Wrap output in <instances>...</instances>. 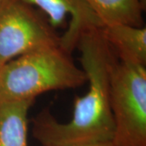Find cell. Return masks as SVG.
<instances>
[{"instance_id": "7", "label": "cell", "mask_w": 146, "mask_h": 146, "mask_svg": "<svg viewBox=\"0 0 146 146\" xmlns=\"http://www.w3.org/2000/svg\"><path fill=\"white\" fill-rule=\"evenodd\" d=\"M34 99L0 102V146H29V110Z\"/></svg>"}, {"instance_id": "1", "label": "cell", "mask_w": 146, "mask_h": 146, "mask_svg": "<svg viewBox=\"0 0 146 146\" xmlns=\"http://www.w3.org/2000/svg\"><path fill=\"white\" fill-rule=\"evenodd\" d=\"M89 89L76 98L72 119L58 122L48 109L33 119V135L42 146H70L113 141L115 124L110 109V75L116 55L102 28L86 30L76 45Z\"/></svg>"}, {"instance_id": "8", "label": "cell", "mask_w": 146, "mask_h": 146, "mask_svg": "<svg viewBox=\"0 0 146 146\" xmlns=\"http://www.w3.org/2000/svg\"><path fill=\"white\" fill-rule=\"evenodd\" d=\"M103 26L127 25L143 27L145 0H84Z\"/></svg>"}, {"instance_id": "6", "label": "cell", "mask_w": 146, "mask_h": 146, "mask_svg": "<svg viewBox=\"0 0 146 146\" xmlns=\"http://www.w3.org/2000/svg\"><path fill=\"white\" fill-rule=\"evenodd\" d=\"M105 39L122 61L146 66V28L127 25L102 27Z\"/></svg>"}, {"instance_id": "5", "label": "cell", "mask_w": 146, "mask_h": 146, "mask_svg": "<svg viewBox=\"0 0 146 146\" xmlns=\"http://www.w3.org/2000/svg\"><path fill=\"white\" fill-rule=\"evenodd\" d=\"M37 7L46 14L54 29L63 27L70 17L66 32L61 36V46L70 53L76 48L80 35L86 30L103 27L98 17L84 0H21Z\"/></svg>"}, {"instance_id": "10", "label": "cell", "mask_w": 146, "mask_h": 146, "mask_svg": "<svg viewBox=\"0 0 146 146\" xmlns=\"http://www.w3.org/2000/svg\"><path fill=\"white\" fill-rule=\"evenodd\" d=\"M3 1H4V0H0V4H2V3H3Z\"/></svg>"}, {"instance_id": "3", "label": "cell", "mask_w": 146, "mask_h": 146, "mask_svg": "<svg viewBox=\"0 0 146 146\" xmlns=\"http://www.w3.org/2000/svg\"><path fill=\"white\" fill-rule=\"evenodd\" d=\"M110 109L117 146H146V66L115 60L110 75Z\"/></svg>"}, {"instance_id": "4", "label": "cell", "mask_w": 146, "mask_h": 146, "mask_svg": "<svg viewBox=\"0 0 146 146\" xmlns=\"http://www.w3.org/2000/svg\"><path fill=\"white\" fill-rule=\"evenodd\" d=\"M55 46H61V36L33 7L21 0H4L0 4V66Z\"/></svg>"}, {"instance_id": "2", "label": "cell", "mask_w": 146, "mask_h": 146, "mask_svg": "<svg viewBox=\"0 0 146 146\" xmlns=\"http://www.w3.org/2000/svg\"><path fill=\"white\" fill-rule=\"evenodd\" d=\"M87 83L72 53L62 46L21 55L0 67V102L36 99L40 94L77 88Z\"/></svg>"}, {"instance_id": "11", "label": "cell", "mask_w": 146, "mask_h": 146, "mask_svg": "<svg viewBox=\"0 0 146 146\" xmlns=\"http://www.w3.org/2000/svg\"><path fill=\"white\" fill-rule=\"evenodd\" d=\"M0 67H1V66H0Z\"/></svg>"}, {"instance_id": "9", "label": "cell", "mask_w": 146, "mask_h": 146, "mask_svg": "<svg viewBox=\"0 0 146 146\" xmlns=\"http://www.w3.org/2000/svg\"><path fill=\"white\" fill-rule=\"evenodd\" d=\"M70 146H117L112 141L100 142V143H93V144H84V145H76Z\"/></svg>"}]
</instances>
